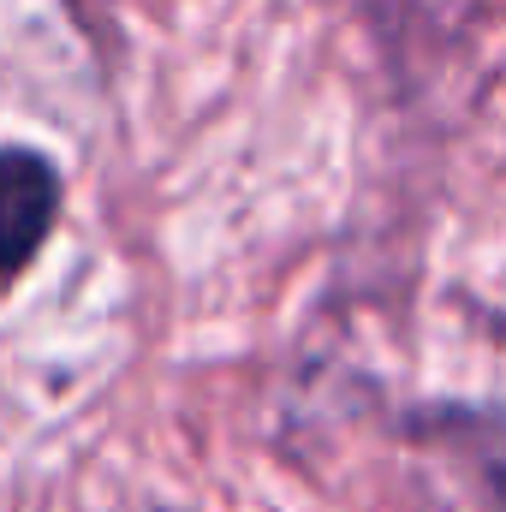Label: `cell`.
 <instances>
[{
  "mask_svg": "<svg viewBox=\"0 0 506 512\" xmlns=\"http://www.w3.org/2000/svg\"><path fill=\"white\" fill-rule=\"evenodd\" d=\"M66 209L60 161L36 143H0V292L18 286L48 251Z\"/></svg>",
  "mask_w": 506,
  "mask_h": 512,
  "instance_id": "6da1fadb",
  "label": "cell"
}]
</instances>
